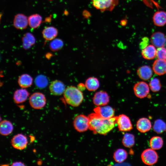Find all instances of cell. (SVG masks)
I'll use <instances>...</instances> for the list:
<instances>
[{
    "label": "cell",
    "instance_id": "obj_31",
    "mask_svg": "<svg viewBox=\"0 0 166 166\" xmlns=\"http://www.w3.org/2000/svg\"><path fill=\"white\" fill-rule=\"evenodd\" d=\"M64 43L63 41L60 39L56 38L53 40L49 45L50 49L53 51L60 50L63 47Z\"/></svg>",
    "mask_w": 166,
    "mask_h": 166
},
{
    "label": "cell",
    "instance_id": "obj_25",
    "mask_svg": "<svg viewBox=\"0 0 166 166\" xmlns=\"http://www.w3.org/2000/svg\"><path fill=\"white\" fill-rule=\"evenodd\" d=\"M28 23L30 27L33 29L38 27L42 22V17L38 14L30 16L28 18Z\"/></svg>",
    "mask_w": 166,
    "mask_h": 166
},
{
    "label": "cell",
    "instance_id": "obj_18",
    "mask_svg": "<svg viewBox=\"0 0 166 166\" xmlns=\"http://www.w3.org/2000/svg\"><path fill=\"white\" fill-rule=\"evenodd\" d=\"M136 127L139 132L144 133L151 129L152 124L150 121L148 119L146 118H142L137 121Z\"/></svg>",
    "mask_w": 166,
    "mask_h": 166
},
{
    "label": "cell",
    "instance_id": "obj_17",
    "mask_svg": "<svg viewBox=\"0 0 166 166\" xmlns=\"http://www.w3.org/2000/svg\"><path fill=\"white\" fill-rule=\"evenodd\" d=\"M29 95L28 92L24 89L17 90L14 92L13 99L14 102L17 104H20L25 102Z\"/></svg>",
    "mask_w": 166,
    "mask_h": 166
},
{
    "label": "cell",
    "instance_id": "obj_21",
    "mask_svg": "<svg viewBox=\"0 0 166 166\" xmlns=\"http://www.w3.org/2000/svg\"><path fill=\"white\" fill-rule=\"evenodd\" d=\"M57 34V30L53 26L46 27L42 31L43 36L47 41H50L54 39Z\"/></svg>",
    "mask_w": 166,
    "mask_h": 166
},
{
    "label": "cell",
    "instance_id": "obj_32",
    "mask_svg": "<svg viewBox=\"0 0 166 166\" xmlns=\"http://www.w3.org/2000/svg\"><path fill=\"white\" fill-rule=\"evenodd\" d=\"M35 82L37 86L41 89L45 87L48 83L47 78L43 75L38 76L35 78Z\"/></svg>",
    "mask_w": 166,
    "mask_h": 166
},
{
    "label": "cell",
    "instance_id": "obj_15",
    "mask_svg": "<svg viewBox=\"0 0 166 166\" xmlns=\"http://www.w3.org/2000/svg\"><path fill=\"white\" fill-rule=\"evenodd\" d=\"M152 69L157 75H161L166 73V60L157 59L154 62Z\"/></svg>",
    "mask_w": 166,
    "mask_h": 166
},
{
    "label": "cell",
    "instance_id": "obj_7",
    "mask_svg": "<svg viewBox=\"0 0 166 166\" xmlns=\"http://www.w3.org/2000/svg\"><path fill=\"white\" fill-rule=\"evenodd\" d=\"M117 124L119 130L121 131H128L132 129V125L129 118L123 114L117 116Z\"/></svg>",
    "mask_w": 166,
    "mask_h": 166
},
{
    "label": "cell",
    "instance_id": "obj_38",
    "mask_svg": "<svg viewBox=\"0 0 166 166\" xmlns=\"http://www.w3.org/2000/svg\"></svg>",
    "mask_w": 166,
    "mask_h": 166
},
{
    "label": "cell",
    "instance_id": "obj_23",
    "mask_svg": "<svg viewBox=\"0 0 166 166\" xmlns=\"http://www.w3.org/2000/svg\"><path fill=\"white\" fill-rule=\"evenodd\" d=\"M85 85L88 90L94 91L99 88L100 83L97 78L94 77H91L86 79L85 81Z\"/></svg>",
    "mask_w": 166,
    "mask_h": 166
},
{
    "label": "cell",
    "instance_id": "obj_33",
    "mask_svg": "<svg viewBox=\"0 0 166 166\" xmlns=\"http://www.w3.org/2000/svg\"><path fill=\"white\" fill-rule=\"evenodd\" d=\"M149 86L153 92L158 91L161 88V85L159 80L156 78H153L150 81Z\"/></svg>",
    "mask_w": 166,
    "mask_h": 166
},
{
    "label": "cell",
    "instance_id": "obj_20",
    "mask_svg": "<svg viewBox=\"0 0 166 166\" xmlns=\"http://www.w3.org/2000/svg\"><path fill=\"white\" fill-rule=\"evenodd\" d=\"M137 73L139 77L145 81L149 79L152 74V69L147 65H143L139 68L137 70Z\"/></svg>",
    "mask_w": 166,
    "mask_h": 166
},
{
    "label": "cell",
    "instance_id": "obj_22",
    "mask_svg": "<svg viewBox=\"0 0 166 166\" xmlns=\"http://www.w3.org/2000/svg\"><path fill=\"white\" fill-rule=\"evenodd\" d=\"M13 130V126L10 121L4 120L0 124V133L3 136H7L12 133Z\"/></svg>",
    "mask_w": 166,
    "mask_h": 166
},
{
    "label": "cell",
    "instance_id": "obj_13",
    "mask_svg": "<svg viewBox=\"0 0 166 166\" xmlns=\"http://www.w3.org/2000/svg\"><path fill=\"white\" fill-rule=\"evenodd\" d=\"M150 40L152 45L159 48L164 47L166 42V38L165 34L163 33L157 31L152 34Z\"/></svg>",
    "mask_w": 166,
    "mask_h": 166
},
{
    "label": "cell",
    "instance_id": "obj_2",
    "mask_svg": "<svg viewBox=\"0 0 166 166\" xmlns=\"http://www.w3.org/2000/svg\"><path fill=\"white\" fill-rule=\"evenodd\" d=\"M63 93L66 103L73 107L78 106L83 101L84 96L82 93L75 86H71L67 87Z\"/></svg>",
    "mask_w": 166,
    "mask_h": 166
},
{
    "label": "cell",
    "instance_id": "obj_19",
    "mask_svg": "<svg viewBox=\"0 0 166 166\" xmlns=\"http://www.w3.org/2000/svg\"><path fill=\"white\" fill-rule=\"evenodd\" d=\"M141 54L145 59H152L156 56V49L153 45H148L142 49Z\"/></svg>",
    "mask_w": 166,
    "mask_h": 166
},
{
    "label": "cell",
    "instance_id": "obj_30",
    "mask_svg": "<svg viewBox=\"0 0 166 166\" xmlns=\"http://www.w3.org/2000/svg\"><path fill=\"white\" fill-rule=\"evenodd\" d=\"M154 131L158 134L163 132L166 129V123L161 119H157L155 121L153 126Z\"/></svg>",
    "mask_w": 166,
    "mask_h": 166
},
{
    "label": "cell",
    "instance_id": "obj_36",
    "mask_svg": "<svg viewBox=\"0 0 166 166\" xmlns=\"http://www.w3.org/2000/svg\"><path fill=\"white\" fill-rule=\"evenodd\" d=\"M25 164L21 162H15L13 163L11 166H24Z\"/></svg>",
    "mask_w": 166,
    "mask_h": 166
},
{
    "label": "cell",
    "instance_id": "obj_37",
    "mask_svg": "<svg viewBox=\"0 0 166 166\" xmlns=\"http://www.w3.org/2000/svg\"><path fill=\"white\" fill-rule=\"evenodd\" d=\"M83 84L80 83L78 86V88L81 91L85 89V85H84Z\"/></svg>",
    "mask_w": 166,
    "mask_h": 166
},
{
    "label": "cell",
    "instance_id": "obj_24",
    "mask_svg": "<svg viewBox=\"0 0 166 166\" xmlns=\"http://www.w3.org/2000/svg\"><path fill=\"white\" fill-rule=\"evenodd\" d=\"M32 78L30 75L24 74L19 77L18 83L21 87L24 88L30 86L32 84Z\"/></svg>",
    "mask_w": 166,
    "mask_h": 166
},
{
    "label": "cell",
    "instance_id": "obj_26",
    "mask_svg": "<svg viewBox=\"0 0 166 166\" xmlns=\"http://www.w3.org/2000/svg\"><path fill=\"white\" fill-rule=\"evenodd\" d=\"M128 157V153L125 150L120 148L117 149L114 153L113 158L115 161L119 163L123 162Z\"/></svg>",
    "mask_w": 166,
    "mask_h": 166
},
{
    "label": "cell",
    "instance_id": "obj_3",
    "mask_svg": "<svg viewBox=\"0 0 166 166\" xmlns=\"http://www.w3.org/2000/svg\"><path fill=\"white\" fill-rule=\"evenodd\" d=\"M119 0H92L93 6L101 12L111 11L118 4Z\"/></svg>",
    "mask_w": 166,
    "mask_h": 166
},
{
    "label": "cell",
    "instance_id": "obj_10",
    "mask_svg": "<svg viewBox=\"0 0 166 166\" xmlns=\"http://www.w3.org/2000/svg\"><path fill=\"white\" fill-rule=\"evenodd\" d=\"M93 111L100 117L105 119L113 117L115 113L114 109L109 106H98L95 108Z\"/></svg>",
    "mask_w": 166,
    "mask_h": 166
},
{
    "label": "cell",
    "instance_id": "obj_16",
    "mask_svg": "<svg viewBox=\"0 0 166 166\" xmlns=\"http://www.w3.org/2000/svg\"><path fill=\"white\" fill-rule=\"evenodd\" d=\"M154 24L156 26L162 27L166 24V12L161 10L155 13L152 17Z\"/></svg>",
    "mask_w": 166,
    "mask_h": 166
},
{
    "label": "cell",
    "instance_id": "obj_14",
    "mask_svg": "<svg viewBox=\"0 0 166 166\" xmlns=\"http://www.w3.org/2000/svg\"><path fill=\"white\" fill-rule=\"evenodd\" d=\"M28 24V18L25 15L18 14L15 16L13 25L16 28L21 30H23L27 28Z\"/></svg>",
    "mask_w": 166,
    "mask_h": 166
},
{
    "label": "cell",
    "instance_id": "obj_6",
    "mask_svg": "<svg viewBox=\"0 0 166 166\" xmlns=\"http://www.w3.org/2000/svg\"><path fill=\"white\" fill-rule=\"evenodd\" d=\"M143 162L149 165H152L156 163L158 160V155L154 150L148 148L144 150L141 155Z\"/></svg>",
    "mask_w": 166,
    "mask_h": 166
},
{
    "label": "cell",
    "instance_id": "obj_1",
    "mask_svg": "<svg viewBox=\"0 0 166 166\" xmlns=\"http://www.w3.org/2000/svg\"><path fill=\"white\" fill-rule=\"evenodd\" d=\"M89 121V129L94 133L105 135L110 132L117 124V116L109 119L102 118L95 113L88 116Z\"/></svg>",
    "mask_w": 166,
    "mask_h": 166
},
{
    "label": "cell",
    "instance_id": "obj_34",
    "mask_svg": "<svg viewBox=\"0 0 166 166\" xmlns=\"http://www.w3.org/2000/svg\"><path fill=\"white\" fill-rule=\"evenodd\" d=\"M156 56L158 59L166 60V49L162 47L156 49Z\"/></svg>",
    "mask_w": 166,
    "mask_h": 166
},
{
    "label": "cell",
    "instance_id": "obj_11",
    "mask_svg": "<svg viewBox=\"0 0 166 166\" xmlns=\"http://www.w3.org/2000/svg\"><path fill=\"white\" fill-rule=\"evenodd\" d=\"M133 89L135 95L140 98L146 97L149 91V86L143 81L136 83L134 85Z\"/></svg>",
    "mask_w": 166,
    "mask_h": 166
},
{
    "label": "cell",
    "instance_id": "obj_39",
    "mask_svg": "<svg viewBox=\"0 0 166 166\" xmlns=\"http://www.w3.org/2000/svg\"></svg>",
    "mask_w": 166,
    "mask_h": 166
},
{
    "label": "cell",
    "instance_id": "obj_29",
    "mask_svg": "<svg viewBox=\"0 0 166 166\" xmlns=\"http://www.w3.org/2000/svg\"><path fill=\"white\" fill-rule=\"evenodd\" d=\"M135 137L133 135L126 133L124 135L122 140L123 145L127 148H131L135 144Z\"/></svg>",
    "mask_w": 166,
    "mask_h": 166
},
{
    "label": "cell",
    "instance_id": "obj_9",
    "mask_svg": "<svg viewBox=\"0 0 166 166\" xmlns=\"http://www.w3.org/2000/svg\"><path fill=\"white\" fill-rule=\"evenodd\" d=\"M94 104L98 106L107 105L109 101L110 97L108 93L104 91H100L95 93L93 97Z\"/></svg>",
    "mask_w": 166,
    "mask_h": 166
},
{
    "label": "cell",
    "instance_id": "obj_27",
    "mask_svg": "<svg viewBox=\"0 0 166 166\" xmlns=\"http://www.w3.org/2000/svg\"><path fill=\"white\" fill-rule=\"evenodd\" d=\"M23 46L24 48L28 49L30 48L35 42V38L31 33L25 34L22 37Z\"/></svg>",
    "mask_w": 166,
    "mask_h": 166
},
{
    "label": "cell",
    "instance_id": "obj_12",
    "mask_svg": "<svg viewBox=\"0 0 166 166\" xmlns=\"http://www.w3.org/2000/svg\"><path fill=\"white\" fill-rule=\"evenodd\" d=\"M49 89L51 94L55 96L62 95L65 89L64 84L58 80L52 81L49 85Z\"/></svg>",
    "mask_w": 166,
    "mask_h": 166
},
{
    "label": "cell",
    "instance_id": "obj_8",
    "mask_svg": "<svg viewBox=\"0 0 166 166\" xmlns=\"http://www.w3.org/2000/svg\"><path fill=\"white\" fill-rule=\"evenodd\" d=\"M11 142L14 148L19 150H23L26 148L28 143L26 136L22 134H18L14 136Z\"/></svg>",
    "mask_w": 166,
    "mask_h": 166
},
{
    "label": "cell",
    "instance_id": "obj_4",
    "mask_svg": "<svg viewBox=\"0 0 166 166\" xmlns=\"http://www.w3.org/2000/svg\"><path fill=\"white\" fill-rule=\"evenodd\" d=\"M29 103L32 107L36 109L42 108L45 106L46 99L45 95L42 93H33L29 97Z\"/></svg>",
    "mask_w": 166,
    "mask_h": 166
},
{
    "label": "cell",
    "instance_id": "obj_35",
    "mask_svg": "<svg viewBox=\"0 0 166 166\" xmlns=\"http://www.w3.org/2000/svg\"><path fill=\"white\" fill-rule=\"evenodd\" d=\"M149 42L148 38L146 37L143 38L142 39V41L140 43V46L142 49L148 45Z\"/></svg>",
    "mask_w": 166,
    "mask_h": 166
},
{
    "label": "cell",
    "instance_id": "obj_28",
    "mask_svg": "<svg viewBox=\"0 0 166 166\" xmlns=\"http://www.w3.org/2000/svg\"><path fill=\"white\" fill-rule=\"evenodd\" d=\"M163 144L162 139L159 136H155L152 137L149 142L151 148L154 150L160 149L163 146Z\"/></svg>",
    "mask_w": 166,
    "mask_h": 166
},
{
    "label": "cell",
    "instance_id": "obj_5",
    "mask_svg": "<svg viewBox=\"0 0 166 166\" xmlns=\"http://www.w3.org/2000/svg\"><path fill=\"white\" fill-rule=\"evenodd\" d=\"M75 129L78 132H83L87 131L89 127V121L88 117L83 114L77 115L73 121Z\"/></svg>",
    "mask_w": 166,
    "mask_h": 166
}]
</instances>
